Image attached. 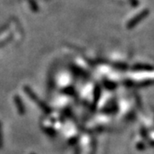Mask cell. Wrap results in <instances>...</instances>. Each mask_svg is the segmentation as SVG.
<instances>
[{"label": "cell", "instance_id": "obj_1", "mask_svg": "<svg viewBox=\"0 0 154 154\" xmlns=\"http://www.w3.org/2000/svg\"><path fill=\"white\" fill-rule=\"evenodd\" d=\"M146 15H148V11H144L142 13L139 14L137 17H134V18H133L132 20L130 21V22L128 24V28H133L134 26H135V25L140 22L143 18H145Z\"/></svg>", "mask_w": 154, "mask_h": 154}, {"label": "cell", "instance_id": "obj_2", "mask_svg": "<svg viewBox=\"0 0 154 154\" xmlns=\"http://www.w3.org/2000/svg\"><path fill=\"white\" fill-rule=\"evenodd\" d=\"M15 102H16V105H17V110H19L20 114H23V113L25 112V110H24L23 105H22V100L20 99L19 97H16V98H15Z\"/></svg>", "mask_w": 154, "mask_h": 154}, {"label": "cell", "instance_id": "obj_3", "mask_svg": "<svg viewBox=\"0 0 154 154\" xmlns=\"http://www.w3.org/2000/svg\"><path fill=\"white\" fill-rule=\"evenodd\" d=\"M134 70H152V67L145 64H137L134 67Z\"/></svg>", "mask_w": 154, "mask_h": 154}, {"label": "cell", "instance_id": "obj_4", "mask_svg": "<svg viewBox=\"0 0 154 154\" xmlns=\"http://www.w3.org/2000/svg\"><path fill=\"white\" fill-rule=\"evenodd\" d=\"M1 134H2V131H1V124H0V147H1V145H2V137H1Z\"/></svg>", "mask_w": 154, "mask_h": 154}]
</instances>
